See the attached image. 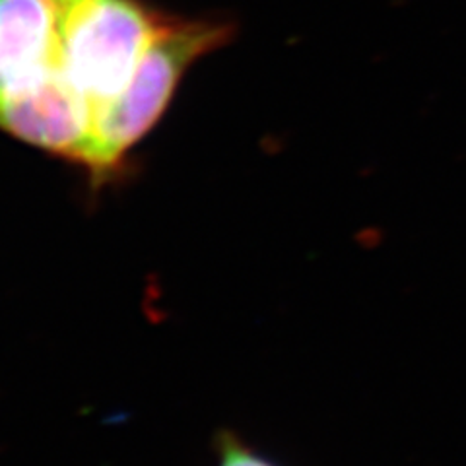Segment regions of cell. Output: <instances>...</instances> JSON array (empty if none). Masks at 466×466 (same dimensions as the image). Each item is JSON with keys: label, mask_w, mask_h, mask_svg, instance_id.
Here are the masks:
<instances>
[{"label": "cell", "mask_w": 466, "mask_h": 466, "mask_svg": "<svg viewBox=\"0 0 466 466\" xmlns=\"http://www.w3.org/2000/svg\"><path fill=\"white\" fill-rule=\"evenodd\" d=\"M218 466H276V464H272L265 457H260L258 453H255V451L247 449L239 441L228 437V440H224L222 443L220 462H218Z\"/></svg>", "instance_id": "2"}, {"label": "cell", "mask_w": 466, "mask_h": 466, "mask_svg": "<svg viewBox=\"0 0 466 466\" xmlns=\"http://www.w3.org/2000/svg\"><path fill=\"white\" fill-rule=\"evenodd\" d=\"M210 49L140 0H0V128L107 177Z\"/></svg>", "instance_id": "1"}]
</instances>
